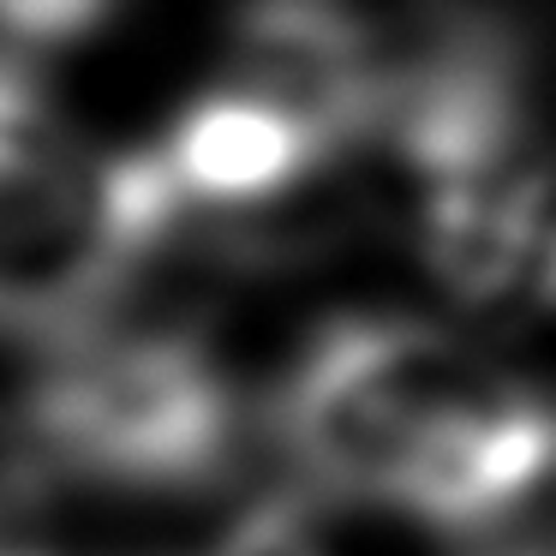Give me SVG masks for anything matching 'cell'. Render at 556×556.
Here are the masks:
<instances>
[{
  "label": "cell",
  "instance_id": "cell-1",
  "mask_svg": "<svg viewBox=\"0 0 556 556\" xmlns=\"http://www.w3.org/2000/svg\"><path fill=\"white\" fill-rule=\"evenodd\" d=\"M276 431L317 491L443 532L508 520L556 467L551 401L425 317L329 324L281 377Z\"/></svg>",
  "mask_w": 556,
  "mask_h": 556
},
{
  "label": "cell",
  "instance_id": "cell-2",
  "mask_svg": "<svg viewBox=\"0 0 556 556\" xmlns=\"http://www.w3.org/2000/svg\"><path fill=\"white\" fill-rule=\"evenodd\" d=\"M180 216L150 150L73 144L30 66H0V336L61 341L102 324Z\"/></svg>",
  "mask_w": 556,
  "mask_h": 556
},
{
  "label": "cell",
  "instance_id": "cell-3",
  "mask_svg": "<svg viewBox=\"0 0 556 556\" xmlns=\"http://www.w3.org/2000/svg\"><path fill=\"white\" fill-rule=\"evenodd\" d=\"M18 443L49 479L102 496H186L228 472L240 395L180 329H78L49 341L18 395Z\"/></svg>",
  "mask_w": 556,
  "mask_h": 556
},
{
  "label": "cell",
  "instance_id": "cell-4",
  "mask_svg": "<svg viewBox=\"0 0 556 556\" xmlns=\"http://www.w3.org/2000/svg\"><path fill=\"white\" fill-rule=\"evenodd\" d=\"M539 288L556 300V233H551V245H544V257H539Z\"/></svg>",
  "mask_w": 556,
  "mask_h": 556
}]
</instances>
